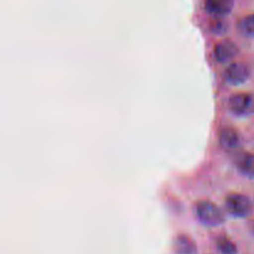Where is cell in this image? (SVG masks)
Segmentation results:
<instances>
[{"label":"cell","mask_w":254,"mask_h":254,"mask_svg":"<svg viewBox=\"0 0 254 254\" xmlns=\"http://www.w3.org/2000/svg\"><path fill=\"white\" fill-rule=\"evenodd\" d=\"M195 210L198 221L207 227H218L225 223V213L212 201H198L195 205Z\"/></svg>","instance_id":"6da1fadb"},{"label":"cell","mask_w":254,"mask_h":254,"mask_svg":"<svg viewBox=\"0 0 254 254\" xmlns=\"http://www.w3.org/2000/svg\"><path fill=\"white\" fill-rule=\"evenodd\" d=\"M225 207L228 215L236 218H246L253 212L252 201L243 193H230L225 200Z\"/></svg>","instance_id":"7a4b0ae2"},{"label":"cell","mask_w":254,"mask_h":254,"mask_svg":"<svg viewBox=\"0 0 254 254\" xmlns=\"http://www.w3.org/2000/svg\"><path fill=\"white\" fill-rule=\"evenodd\" d=\"M230 111L237 117H248L254 114V93H236L228 101Z\"/></svg>","instance_id":"3957f363"},{"label":"cell","mask_w":254,"mask_h":254,"mask_svg":"<svg viewBox=\"0 0 254 254\" xmlns=\"http://www.w3.org/2000/svg\"><path fill=\"white\" fill-rule=\"evenodd\" d=\"M251 71L247 64L242 62H233L226 68L225 78L232 86H241L250 79Z\"/></svg>","instance_id":"277c9868"},{"label":"cell","mask_w":254,"mask_h":254,"mask_svg":"<svg viewBox=\"0 0 254 254\" xmlns=\"http://www.w3.org/2000/svg\"><path fill=\"white\" fill-rule=\"evenodd\" d=\"M238 54H240V49L232 40L225 39L216 44L215 46V57L220 64L231 62Z\"/></svg>","instance_id":"5b68a950"},{"label":"cell","mask_w":254,"mask_h":254,"mask_svg":"<svg viewBox=\"0 0 254 254\" xmlns=\"http://www.w3.org/2000/svg\"><path fill=\"white\" fill-rule=\"evenodd\" d=\"M206 11L215 17H225L235 7V0H206Z\"/></svg>","instance_id":"8992f818"},{"label":"cell","mask_w":254,"mask_h":254,"mask_svg":"<svg viewBox=\"0 0 254 254\" xmlns=\"http://www.w3.org/2000/svg\"><path fill=\"white\" fill-rule=\"evenodd\" d=\"M240 134L232 127H226L220 131V144L226 150H235L240 146Z\"/></svg>","instance_id":"52a82bcc"},{"label":"cell","mask_w":254,"mask_h":254,"mask_svg":"<svg viewBox=\"0 0 254 254\" xmlns=\"http://www.w3.org/2000/svg\"><path fill=\"white\" fill-rule=\"evenodd\" d=\"M236 166L243 176L254 179V154L246 151L238 154L236 158Z\"/></svg>","instance_id":"ba28073f"},{"label":"cell","mask_w":254,"mask_h":254,"mask_svg":"<svg viewBox=\"0 0 254 254\" xmlns=\"http://www.w3.org/2000/svg\"><path fill=\"white\" fill-rule=\"evenodd\" d=\"M174 250L176 254H197L195 241L188 235H179L174 241Z\"/></svg>","instance_id":"9c48e42d"},{"label":"cell","mask_w":254,"mask_h":254,"mask_svg":"<svg viewBox=\"0 0 254 254\" xmlns=\"http://www.w3.org/2000/svg\"><path fill=\"white\" fill-rule=\"evenodd\" d=\"M217 248L221 254H237L238 253L237 246H236L230 238L225 237V236L218 237Z\"/></svg>","instance_id":"30bf717a"},{"label":"cell","mask_w":254,"mask_h":254,"mask_svg":"<svg viewBox=\"0 0 254 254\" xmlns=\"http://www.w3.org/2000/svg\"><path fill=\"white\" fill-rule=\"evenodd\" d=\"M240 30L245 36L254 37V14L247 15L241 20Z\"/></svg>","instance_id":"8fae6325"},{"label":"cell","mask_w":254,"mask_h":254,"mask_svg":"<svg viewBox=\"0 0 254 254\" xmlns=\"http://www.w3.org/2000/svg\"><path fill=\"white\" fill-rule=\"evenodd\" d=\"M213 32H216V34H223L225 32V24H223L222 21H217L215 25H213L212 27Z\"/></svg>","instance_id":"7c38bea8"}]
</instances>
